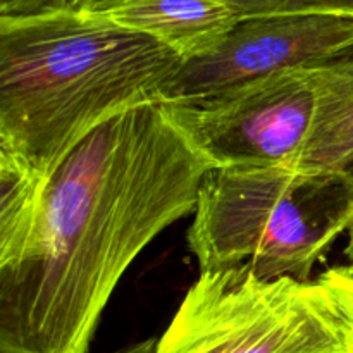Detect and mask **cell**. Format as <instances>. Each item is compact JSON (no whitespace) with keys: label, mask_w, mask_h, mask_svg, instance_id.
<instances>
[{"label":"cell","mask_w":353,"mask_h":353,"mask_svg":"<svg viewBox=\"0 0 353 353\" xmlns=\"http://www.w3.org/2000/svg\"><path fill=\"white\" fill-rule=\"evenodd\" d=\"M181 64L99 12L0 17V152L48 176L107 119L161 103Z\"/></svg>","instance_id":"obj_2"},{"label":"cell","mask_w":353,"mask_h":353,"mask_svg":"<svg viewBox=\"0 0 353 353\" xmlns=\"http://www.w3.org/2000/svg\"><path fill=\"white\" fill-rule=\"evenodd\" d=\"M79 0H0V17H33L78 10Z\"/></svg>","instance_id":"obj_12"},{"label":"cell","mask_w":353,"mask_h":353,"mask_svg":"<svg viewBox=\"0 0 353 353\" xmlns=\"http://www.w3.org/2000/svg\"><path fill=\"white\" fill-rule=\"evenodd\" d=\"M47 176L0 152V268L23 252L37 221Z\"/></svg>","instance_id":"obj_9"},{"label":"cell","mask_w":353,"mask_h":353,"mask_svg":"<svg viewBox=\"0 0 353 353\" xmlns=\"http://www.w3.org/2000/svg\"><path fill=\"white\" fill-rule=\"evenodd\" d=\"M188 231L200 272L250 264L261 278L309 281L353 221L343 176L285 165L212 168Z\"/></svg>","instance_id":"obj_3"},{"label":"cell","mask_w":353,"mask_h":353,"mask_svg":"<svg viewBox=\"0 0 353 353\" xmlns=\"http://www.w3.org/2000/svg\"><path fill=\"white\" fill-rule=\"evenodd\" d=\"M209 169L161 103L86 134L47 176L21 255L0 268V353H88L119 279L195 212Z\"/></svg>","instance_id":"obj_1"},{"label":"cell","mask_w":353,"mask_h":353,"mask_svg":"<svg viewBox=\"0 0 353 353\" xmlns=\"http://www.w3.org/2000/svg\"><path fill=\"white\" fill-rule=\"evenodd\" d=\"M155 345H157V341L155 340H145L141 341V343L131 345V347L123 348V350H117L114 353H154Z\"/></svg>","instance_id":"obj_14"},{"label":"cell","mask_w":353,"mask_h":353,"mask_svg":"<svg viewBox=\"0 0 353 353\" xmlns=\"http://www.w3.org/2000/svg\"><path fill=\"white\" fill-rule=\"evenodd\" d=\"M99 14L161 41L183 62L212 52L241 19L221 0H124Z\"/></svg>","instance_id":"obj_7"},{"label":"cell","mask_w":353,"mask_h":353,"mask_svg":"<svg viewBox=\"0 0 353 353\" xmlns=\"http://www.w3.org/2000/svg\"><path fill=\"white\" fill-rule=\"evenodd\" d=\"M353 50V16L279 14L241 17L209 54L181 64L164 102L203 99L255 79L314 69Z\"/></svg>","instance_id":"obj_6"},{"label":"cell","mask_w":353,"mask_h":353,"mask_svg":"<svg viewBox=\"0 0 353 353\" xmlns=\"http://www.w3.org/2000/svg\"><path fill=\"white\" fill-rule=\"evenodd\" d=\"M317 283L327 293L334 310L353 340V262L327 269L317 278Z\"/></svg>","instance_id":"obj_11"},{"label":"cell","mask_w":353,"mask_h":353,"mask_svg":"<svg viewBox=\"0 0 353 353\" xmlns=\"http://www.w3.org/2000/svg\"><path fill=\"white\" fill-rule=\"evenodd\" d=\"M154 353H353V340L319 283L241 264L200 272Z\"/></svg>","instance_id":"obj_4"},{"label":"cell","mask_w":353,"mask_h":353,"mask_svg":"<svg viewBox=\"0 0 353 353\" xmlns=\"http://www.w3.org/2000/svg\"><path fill=\"white\" fill-rule=\"evenodd\" d=\"M309 72L316 114L293 169L333 172L353 185V50Z\"/></svg>","instance_id":"obj_8"},{"label":"cell","mask_w":353,"mask_h":353,"mask_svg":"<svg viewBox=\"0 0 353 353\" xmlns=\"http://www.w3.org/2000/svg\"><path fill=\"white\" fill-rule=\"evenodd\" d=\"M161 105L212 168H295L312 131L316 92L302 69Z\"/></svg>","instance_id":"obj_5"},{"label":"cell","mask_w":353,"mask_h":353,"mask_svg":"<svg viewBox=\"0 0 353 353\" xmlns=\"http://www.w3.org/2000/svg\"><path fill=\"white\" fill-rule=\"evenodd\" d=\"M347 236H348V241H347V248H345V255L348 257V261L353 262V221L347 231Z\"/></svg>","instance_id":"obj_15"},{"label":"cell","mask_w":353,"mask_h":353,"mask_svg":"<svg viewBox=\"0 0 353 353\" xmlns=\"http://www.w3.org/2000/svg\"><path fill=\"white\" fill-rule=\"evenodd\" d=\"M240 17L279 16V14H348L353 0H221Z\"/></svg>","instance_id":"obj_10"},{"label":"cell","mask_w":353,"mask_h":353,"mask_svg":"<svg viewBox=\"0 0 353 353\" xmlns=\"http://www.w3.org/2000/svg\"><path fill=\"white\" fill-rule=\"evenodd\" d=\"M121 2H124V0H79L78 10H83V12H102V10L110 9V7L117 6Z\"/></svg>","instance_id":"obj_13"}]
</instances>
